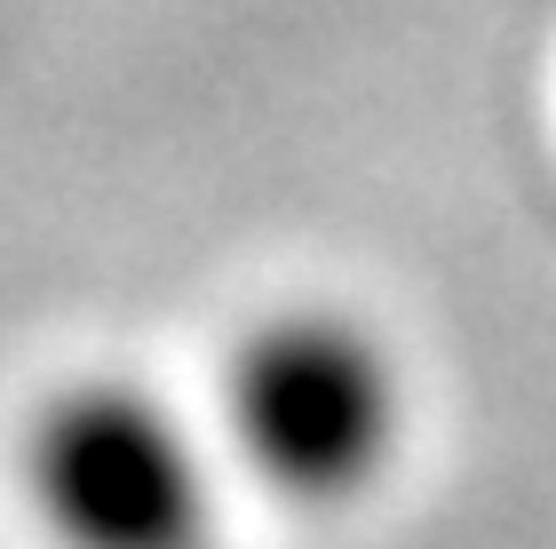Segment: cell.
Here are the masks:
<instances>
[{
    "instance_id": "6da1fadb",
    "label": "cell",
    "mask_w": 556,
    "mask_h": 549,
    "mask_svg": "<svg viewBox=\"0 0 556 549\" xmlns=\"http://www.w3.org/2000/svg\"><path fill=\"white\" fill-rule=\"evenodd\" d=\"M397 414L390 351L334 311L270 319L231 366V446L294 502H350L397 454Z\"/></svg>"
},
{
    "instance_id": "7a4b0ae2",
    "label": "cell",
    "mask_w": 556,
    "mask_h": 549,
    "mask_svg": "<svg viewBox=\"0 0 556 549\" xmlns=\"http://www.w3.org/2000/svg\"><path fill=\"white\" fill-rule=\"evenodd\" d=\"M33 502L64 549H207L215 462L167 398L80 383L33 431Z\"/></svg>"
}]
</instances>
